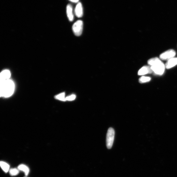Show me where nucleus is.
<instances>
[{
	"mask_svg": "<svg viewBox=\"0 0 177 177\" xmlns=\"http://www.w3.org/2000/svg\"><path fill=\"white\" fill-rule=\"evenodd\" d=\"M115 132L114 129L110 128L108 129L106 136V144L107 148H111L114 141Z\"/></svg>",
	"mask_w": 177,
	"mask_h": 177,
	"instance_id": "obj_3",
	"label": "nucleus"
},
{
	"mask_svg": "<svg viewBox=\"0 0 177 177\" xmlns=\"http://www.w3.org/2000/svg\"><path fill=\"white\" fill-rule=\"evenodd\" d=\"M10 76L11 73L9 70H4L2 71L0 74V81L9 80Z\"/></svg>",
	"mask_w": 177,
	"mask_h": 177,
	"instance_id": "obj_7",
	"label": "nucleus"
},
{
	"mask_svg": "<svg viewBox=\"0 0 177 177\" xmlns=\"http://www.w3.org/2000/svg\"><path fill=\"white\" fill-rule=\"evenodd\" d=\"M75 14L78 17H83V7L81 3L79 2L76 5L75 9Z\"/></svg>",
	"mask_w": 177,
	"mask_h": 177,
	"instance_id": "obj_6",
	"label": "nucleus"
},
{
	"mask_svg": "<svg viewBox=\"0 0 177 177\" xmlns=\"http://www.w3.org/2000/svg\"><path fill=\"white\" fill-rule=\"evenodd\" d=\"M176 55V52L175 50L171 49L168 50L161 54L160 55V58L162 60L168 61L174 57Z\"/></svg>",
	"mask_w": 177,
	"mask_h": 177,
	"instance_id": "obj_5",
	"label": "nucleus"
},
{
	"mask_svg": "<svg viewBox=\"0 0 177 177\" xmlns=\"http://www.w3.org/2000/svg\"><path fill=\"white\" fill-rule=\"evenodd\" d=\"M177 65V57H174L167 61L165 64V68L170 69Z\"/></svg>",
	"mask_w": 177,
	"mask_h": 177,
	"instance_id": "obj_10",
	"label": "nucleus"
},
{
	"mask_svg": "<svg viewBox=\"0 0 177 177\" xmlns=\"http://www.w3.org/2000/svg\"><path fill=\"white\" fill-rule=\"evenodd\" d=\"M66 14L69 20L72 22L74 20L73 8L72 5L68 4L66 6Z\"/></svg>",
	"mask_w": 177,
	"mask_h": 177,
	"instance_id": "obj_8",
	"label": "nucleus"
},
{
	"mask_svg": "<svg viewBox=\"0 0 177 177\" xmlns=\"http://www.w3.org/2000/svg\"><path fill=\"white\" fill-rule=\"evenodd\" d=\"M1 83V96L6 97L11 96L15 90V84L12 80L9 79L0 81Z\"/></svg>",
	"mask_w": 177,
	"mask_h": 177,
	"instance_id": "obj_1",
	"label": "nucleus"
},
{
	"mask_svg": "<svg viewBox=\"0 0 177 177\" xmlns=\"http://www.w3.org/2000/svg\"><path fill=\"white\" fill-rule=\"evenodd\" d=\"M9 171L10 175L12 176H17L19 173V170L16 168L10 169Z\"/></svg>",
	"mask_w": 177,
	"mask_h": 177,
	"instance_id": "obj_14",
	"label": "nucleus"
},
{
	"mask_svg": "<svg viewBox=\"0 0 177 177\" xmlns=\"http://www.w3.org/2000/svg\"><path fill=\"white\" fill-rule=\"evenodd\" d=\"M71 2L74 3H78L80 0H69Z\"/></svg>",
	"mask_w": 177,
	"mask_h": 177,
	"instance_id": "obj_17",
	"label": "nucleus"
},
{
	"mask_svg": "<svg viewBox=\"0 0 177 177\" xmlns=\"http://www.w3.org/2000/svg\"><path fill=\"white\" fill-rule=\"evenodd\" d=\"M76 98V96L75 94H72L71 96H68L66 97V100L68 101H73Z\"/></svg>",
	"mask_w": 177,
	"mask_h": 177,
	"instance_id": "obj_16",
	"label": "nucleus"
},
{
	"mask_svg": "<svg viewBox=\"0 0 177 177\" xmlns=\"http://www.w3.org/2000/svg\"><path fill=\"white\" fill-rule=\"evenodd\" d=\"M153 72V71L150 66H144L139 70L138 74L139 76H142L147 74L151 73Z\"/></svg>",
	"mask_w": 177,
	"mask_h": 177,
	"instance_id": "obj_9",
	"label": "nucleus"
},
{
	"mask_svg": "<svg viewBox=\"0 0 177 177\" xmlns=\"http://www.w3.org/2000/svg\"><path fill=\"white\" fill-rule=\"evenodd\" d=\"M148 63L155 74L162 75L164 73L165 65L158 58L155 57L149 59Z\"/></svg>",
	"mask_w": 177,
	"mask_h": 177,
	"instance_id": "obj_2",
	"label": "nucleus"
},
{
	"mask_svg": "<svg viewBox=\"0 0 177 177\" xmlns=\"http://www.w3.org/2000/svg\"><path fill=\"white\" fill-rule=\"evenodd\" d=\"M83 22L81 20L76 21L72 26L73 33L76 36H80L82 33L83 29Z\"/></svg>",
	"mask_w": 177,
	"mask_h": 177,
	"instance_id": "obj_4",
	"label": "nucleus"
},
{
	"mask_svg": "<svg viewBox=\"0 0 177 177\" xmlns=\"http://www.w3.org/2000/svg\"><path fill=\"white\" fill-rule=\"evenodd\" d=\"M18 170L24 171L26 176H27L29 173V169L24 164H21L18 166Z\"/></svg>",
	"mask_w": 177,
	"mask_h": 177,
	"instance_id": "obj_11",
	"label": "nucleus"
},
{
	"mask_svg": "<svg viewBox=\"0 0 177 177\" xmlns=\"http://www.w3.org/2000/svg\"><path fill=\"white\" fill-rule=\"evenodd\" d=\"M0 165H1L2 169L5 172L7 173L9 171L10 166L6 162H0Z\"/></svg>",
	"mask_w": 177,
	"mask_h": 177,
	"instance_id": "obj_12",
	"label": "nucleus"
},
{
	"mask_svg": "<svg viewBox=\"0 0 177 177\" xmlns=\"http://www.w3.org/2000/svg\"></svg>",
	"mask_w": 177,
	"mask_h": 177,
	"instance_id": "obj_18",
	"label": "nucleus"
},
{
	"mask_svg": "<svg viewBox=\"0 0 177 177\" xmlns=\"http://www.w3.org/2000/svg\"><path fill=\"white\" fill-rule=\"evenodd\" d=\"M55 97L56 99L61 100V101H66L64 92H62V93L57 95L56 96H55Z\"/></svg>",
	"mask_w": 177,
	"mask_h": 177,
	"instance_id": "obj_13",
	"label": "nucleus"
},
{
	"mask_svg": "<svg viewBox=\"0 0 177 177\" xmlns=\"http://www.w3.org/2000/svg\"><path fill=\"white\" fill-rule=\"evenodd\" d=\"M151 80V78L147 76H142L139 79V82L141 83L148 82Z\"/></svg>",
	"mask_w": 177,
	"mask_h": 177,
	"instance_id": "obj_15",
	"label": "nucleus"
}]
</instances>
